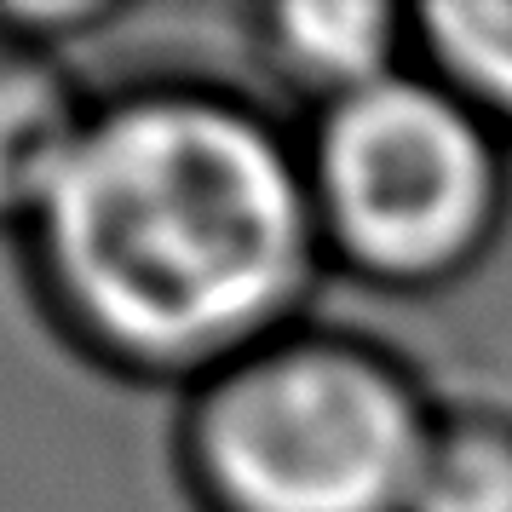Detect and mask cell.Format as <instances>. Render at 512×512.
Listing matches in <instances>:
<instances>
[{
    "instance_id": "1",
    "label": "cell",
    "mask_w": 512,
    "mask_h": 512,
    "mask_svg": "<svg viewBox=\"0 0 512 512\" xmlns=\"http://www.w3.org/2000/svg\"><path fill=\"white\" fill-rule=\"evenodd\" d=\"M18 254L47 328L87 369L179 397L311 323L328 277L300 133L213 81L98 98Z\"/></svg>"
},
{
    "instance_id": "2",
    "label": "cell",
    "mask_w": 512,
    "mask_h": 512,
    "mask_svg": "<svg viewBox=\"0 0 512 512\" xmlns=\"http://www.w3.org/2000/svg\"><path fill=\"white\" fill-rule=\"evenodd\" d=\"M438 397L369 334L300 323L179 397L196 512H403Z\"/></svg>"
},
{
    "instance_id": "3",
    "label": "cell",
    "mask_w": 512,
    "mask_h": 512,
    "mask_svg": "<svg viewBox=\"0 0 512 512\" xmlns=\"http://www.w3.org/2000/svg\"><path fill=\"white\" fill-rule=\"evenodd\" d=\"M323 265L386 300L466 282L507 231L512 144L409 64L300 127Z\"/></svg>"
},
{
    "instance_id": "4",
    "label": "cell",
    "mask_w": 512,
    "mask_h": 512,
    "mask_svg": "<svg viewBox=\"0 0 512 512\" xmlns=\"http://www.w3.org/2000/svg\"><path fill=\"white\" fill-rule=\"evenodd\" d=\"M248 52L254 70L311 121L415 64V6L271 0L248 12Z\"/></svg>"
},
{
    "instance_id": "5",
    "label": "cell",
    "mask_w": 512,
    "mask_h": 512,
    "mask_svg": "<svg viewBox=\"0 0 512 512\" xmlns=\"http://www.w3.org/2000/svg\"><path fill=\"white\" fill-rule=\"evenodd\" d=\"M98 98L64 52L29 47L0 29V236L24 242L52 190L64 185Z\"/></svg>"
},
{
    "instance_id": "6",
    "label": "cell",
    "mask_w": 512,
    "mask_h": 512,
    "mask_svg": "<svg viewBox=\"0 0 512 512\" xmlns=\"http://www.w3.org/2000/svg\"><path fill=\"white\" fill-rule=\"evenodd\" d=\"M415 64L512 144V0L415 6Z\"/></svg>"
},
{
    "instance_id": "7",
    "label": "cell",
    "mask_w": 512,
    "mask_h": 512,
    "mask_svg": "<svg viewBox=\"0 0 512 512\" xmlns=\"http://www.w3.org/2000/svg\"><path fill=\"white\" fill-rule=\"evenodd\" d=\"M403 512H512V415L438 403Z\"/></svg>"
}]
</instances>
